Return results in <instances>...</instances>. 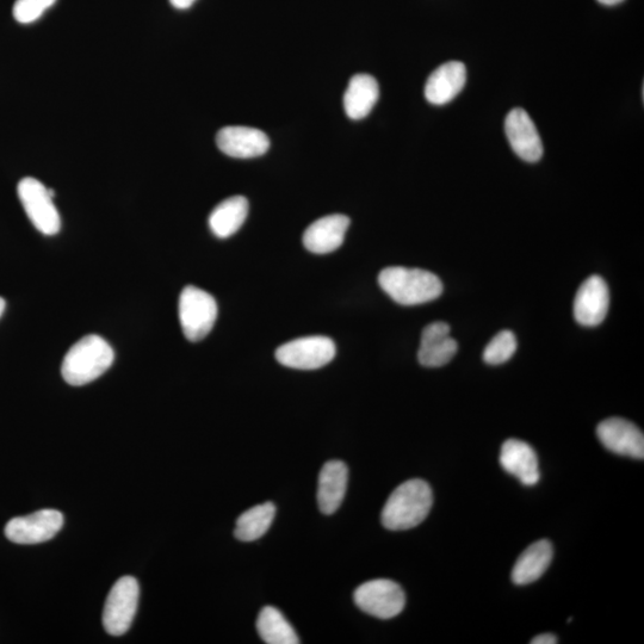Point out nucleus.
Masks as SVG:
<instances>
[{
  "label": "nucleus",
  "mask_w": 644,
  "mask_h": 644,
  "mask_svg": "<svg viewBox=\"0 0 644 644\" xmlns=\"http://www.w3.org/2000/svg\"><path fill=\"white\" fill-rule=\"evenodd\" d=\"M432 504L429 483L420 479L406 481L390 494L383 507L382 524L392 531L416 528L429 516Z\"/></svg>",
  "instance_id": "f257e3e1"
},
{
  "label": "nucleus",
  "mask_w": 644,
  "mask_h": 644,
  "mask_svg": "<svg viewBox=\"0 0 644 644\" xmlns=\"http://www.w3.org/2000/svg\"><path fill=\"white\" fill-rule=\"evenodd\" d=\"M114 359V350L107 340L91 334L68 350L61 365V375L68 385L85 386L107 373Z\"/></svg>",
  "instance_id": "f03ea898"
},
{
  "label": "nucleus",
  "mask_w": 644,
  "mask_h": 644,
  "mask_svg": "<svg viewBox=\"0 0 644 644\" xmlns=\"http://www.w3.org/2000/svg\"><path fill=\"white\" fill-rule=\"evenodd\" d=\"M380 287L402 306L435 301L443 293V283L430 271L390 266L379 275Z\"/></svg>",
  "instance_id": "7ed1b4c3"
},
{
  "label": "nucleus",
  "mask_w": 644,
  "mask_h": 644,
  "mask_svg": "<svg viewBox=\"0 0 644 644\" xmlns=\"http://www.w3.org/2000/svg\"><path fill=\"white\" fill-rule=\"evenodd\" d=\"M178 311L184 336L193 343L206 338L218 319V303L214 297L194 286L183 289Z\"/></svg>",
  "instance_id": "20e7f679"
},
{
  "label": "nucleus",
  "mask_w": 644,
  "mask_h": 644,
  "mask_svg": "<svg viewBox=\"0 0 644 644\" xmlns=\"http://www.w3.org/2000/svg\"><path fill=\"white\" fill-rule=\"evenodd\" d=\"M18 197L32 224L42 234L55 235L61 228V219L54 206V190L32 177L23 178L17 187Z\"/></svg>",
  "instance_id": "39448f33"
},
{
  "label": "nucleus",
  "mask_w": 644,
  "mask_h": 644,
  "mask_svg": "<svg viewBox=\"0 0 644 644\" xmlns=\"http://www.w3.org/2000/svg\"><path fill=\"white\" fill-rule=\"evenodd\" d=\"M139 582L132 577H123L108 594L103 611V625L113 636L126 634L138 611Z\"/></svg>",
  "instance_id": "423d86ee"
},
{
  "label": "nucleus",
  "mask_w": 644,
  "mask_h": 644,
  "mask_svg": "<svg viewBox=\"0 0 644 644\" xmlns=\"http://www.w3.org/2000/svg\"><path fill=\"white\" fill-rule=\"evenodd\" d=\"M359 609L380 619H392L405 609L406 596L401 586L392 580L365 582L354 594Z\"/></svg>",
  "instance_id": "0eeeda50"
},
{
  "label": "nucleus",
  "mask_w": 644,
  "mask_h": 644,
  "mask_svg": "<svg viewBox=\"0 0 644 644\" xmlns=\"http://www.w3.org/2000/svg\"><path fill=\"white\" fill-rule=\"evenodd\" d=\"M336 351V344L331 338L312 336L291 340L282 345L276 351V358L284 367L315 370L331 363Z\"/></svg>",
  "instance_id": "6e6552de"
},
{
  "label": "nucleus",
  "mask_w": 644,
  "mask_h": 644,
  "mask_svg": "<svg viewBox=\"0 0 644 644\" xmlns=\"http://www.w3.org/2000/svg\"><path fill=\"white\" fill-rule=\"evenodd\" d=\"M63 525V513L41 510L33 515L11 519L5 526V536L16 544H39L52 540Z\"/></svg>",
  "instance_id": "1a4fd4ad"
},
{
  "label": "nucleus",
  "mask_w": 644,
  "mask_h": 644,
  "mask_svg": "<svg viewBox=\"0 0 644 644\" xmlns=\"http://www.w3.org/2000/svg\"><path fill=\"white\" fill-rule=\"evenodd\" d=\"M610 307L608 283L592 275L581 284L574 300V318L580 325L593 327L602 324Z\"/></svg>",
  "instance_id": "9d476101"
},
{
  "label": "nucleus",
  "mask_w": 644,
  "mask_h": 644,
  "mask_svg": "<svg viewBox=\"0 0 644 644\" xmlns=\"http://www.w3.org/2000/svg\"><path fill=\"white\" fill-rule=\"evenodd\" d=\"M600 443L613 454L643 460L644 436L643 432L629 420L622 418H609L597 427Z\"/></svg>",
  "instance_id": "9b49d317"
},
{
  "label": "nucleus",
  "mask_w": 644,
  "mask_h": 644,
  "mask_svg": "<svg viewBox=\"0 0 644 644\" xmlns=\"http://www.w3.org/2000/svg\"><path fill=\"white\" fill-rule=\"evenodd\" d=\"M505 132L512 150L528 163H536L543 156V144L534 121L524 109L510 111L505 120Z\"/></svg>",
  "instance_id": "f8f14e48"
},
{
  "label": "nucleus",
  "mask_w": 644,
  "mask_h": 644,
  "mask_svg": "<svg viewBox=\"0 0 644 644\" xmlns=\"http://www.w3.org/2000/svg\"><path fill=\"white\" fill-rule=\"evenodd\" d=\"M216 144L226 156L250 159L263 156L270 148L268 135L250 127H225L216 135Z\"/></svg>",
  "instance_id": "ddd939ff"
},
{
  "label": "nucleus",
  "mask_w": 644,
  "mask_h": 644,
  "mask_svg": "<svg viewBox=\"0 0 644 644\" xmlns=\"http://www.w3.org/2000/svg\"><path fill=\"white\" fill-rule=\"evenodd\" d=\"M457 349V342L450 336L447 322H432L421 333L419 363L427 368L443 367L455 357Z\"/></svg>",
  "instance_id": "4468645a"
},
{
  "label": "nucleus",
  "mask_w": 644,
  "mask_h": 644,
  "mask_svg": "<svg viewBox=\"0 0 644 644\" xmlns=\"http://www.w3.org/2000/svg\"><path fill=\"white\" fill-rule=\"evenodd\" d=\"M350 219L345 215H328L313 222L303 234V245L315 255H327L343 245Z\"/></svg>",
  "instance_id": "2eb2a0df"
},
{
  "label": "nucleus",
  "mask_w": 644,
  "mask_h": 644,
  "mask_svg": "<svg viewBox=\"0 0 644 644\" xmlns=\"http://www.w3.org/2000/svg\"><path fill=\"white\" fill-rule=\"evenodd\" d=\"M500 464L505 472L515 476L524 486H535L541 479L535 450L519 439H509L503 444Z\"/></svg>",
  "instance_id": "dca6fc26"
},
{
  "label": "nucleus",
  "mask_w": 644,
  "mask_h": 644,
  "mask_svg": "<svg viewBox=\"0 0 644 644\" xmlns=\"http://www.w3.org/2000/svg\"><path fill=\"white\" fill-rule=\"evenodd\" d=\"M467 82V68L461 61H449L433 72L425 86L427 101L444 105L452 101Z\"/></svg>",
  "instance_id": "f3484780"
},
{
  "label": "nucleus",
  "mask_w": 644,
  "mask_h": 644,
  "mask_svg": "<svg viewBox=\"0 0 644 644\" xmlns=\"http://www.w3.org/2000/svg\"><path fill=\"white\" fill-rule=\"evenodd\" d=\"M349 469L342 461H330L319 476L318 504L324 515L331 516L342 505L348 488Z\"/></svg>",
  "instance_id": "a211bd4d"
},
{
  "label": "nucleus",
  "mask_w": 644,
  "mask_h": 644,
  "mask_svg": "<svg viewBox=\"0 0 644 644\" xmlns=\"http://www.w3.org/2000/svg\"><path fill=\"white\" fill-rule=\"evenodd\" d=\"M380 97V88L374 77L357 74L350 80L344 95L345 113L351 120H362L375 107Z\"/></svg>",
  "instance_id": "6ab92c4d"
},
{
  "label": "nucleus",
  "mask_w": 644,
  "mask_h": 644,
  "mask_svg": "<svg viewBox=\"0 0 644 644\" xmlns=\"http://www.w3.org/2000/svg\"><path fill=\"white\" fill-rule=\"evenodd\" d=\"M554 549L547 540L538 541L524 551L512 571V581L516 585L532 584L542 577L553 561Z\"/></svg>",
  "instance_id": "aec40b11"
},
{
  "label": "nucleus",
  "mask_w": 644,
  "mask_h": 644,
  "mask_svg": "<svg viewBox=\"0 0 644 644\" xmlns=\"http://www.w3.org/2000/svg\"><path fill=\"white\" fill-rule=\"evenodd\" d=\"M249 214V201L244 196H233L216 206L209 216L210 231L215 237L226 239L237 233Z\"/></svg>",
  "instance_id": "412c9836"
},
{
  "label": "nucleus",
  "mask_w": 644,
  "mask_h": 644,
  "mask_svg": "<svg viewBox=\"0 0 644 644\" xmlns=\"http://www.w3.org/2000/svg\"><path fill=\"white\" fill-rule=\"evenodd\" d=\"M257 630L265 643L268 644H297L299 636L287 621L281 611L272 606H266L260 611L257 619Z\"/></svg>",
  "instance_id": "4be33fe9"
},
{
  "label": "nucleus",
  "mask_w": 644,
  "mask_h": 644,
  "mask_svg": "<svg viewBox=\"0 0 644 644\" xmlns=\"http://www.w3.org/2000/svg\"><path fill=\"white\" fill-rule=\"evenodd\" d=\"M276 515V506L272 503L253 506L237 520L234 535L241 542H253L263 537L270 529Z\"/></svg>",
  "instance_id": "5701e85b"
},
{
  "label": "nucleus",
  "mask_w": 644,
  "mask_h": 644,
  "mask_svg": "<svg viewBox=\"0 0 644 644\" xmlns=\"http://www.w3.org/2000/svg\"><path fill=\"white\" fill-rule=\"evenodd\" d=\"M517 339L511 331H501L483 351V361L491 365L504 364L515 355Z\"/></svg>",
  "instance_id": "b1692460"
},
{
  "label": "nucleus",
  "mask_w": 644,
  "mask_h": 644,
  "mask_svg": "<svg viewBox=\"0 0 644 644\" xmlns=\"http://www.w3.org/2000/svg\"><path fill=\"white\" fill-rule=\"evenodd\" d=\"M57 0H16L14 5V17L18 23H33L51 8Z\"/></svg>",
  "instance_id": "393cba45"
},
{
  "label": "nucleus",
  "mask_w": 644,
  "mask_h": 644,
  "mask_svg": "<svg viewBox=\"0 0 644 644\" xmlns=\"http://www.w3.org/2000/svg\"><path fill=\"white\" fill-rule=\"evenodd\" d=\"M557 639L553 634H542L532 639L531 644H556Z\"/></svg>",
  "instance_id": "a878e982"
},
{
  "label": "nucleus",
  "mask_w": 644,
  "mask_h": 644,
  "mask_svg": "<svg viewBox=\"0 0 644 644\" xmlns=\"http://www.w3.org/2000/svg\"><path fill=\"white\" fill-rule=\"evenodd\" d=\"M195 2L196 0H170V3L179 10L189 9Z\"/></svg>",
  "instance_id": "bb28decb"
},
{
  "label": "nucleus",
  "mask_w": 644,
  "mask_h": 644,
  "mask_svg": "<svg viewBox=\"0 0 644 644\" xmlns=\"http://www.w3.org/2000/svg\"><path fill=\"white\" fill-rule=\"evenodd\" d=\"M598 2L603 5L611 6V5H617L619 3H622L623 0H598Z\"/></svg>",
  "instance_id": "cd10ccee"
},
{
  "label": "nucleus",
  "mask_w": 644,
  "mask_h": 644,
  "mask_svg": "<svg viewBox=\"0 0 644 644\" xmlns=\"http://www.w3.org/2000/svg\"><path fill=\"white\" fill-rule=\"evenodd\" d=\"M5 308H6V302L3 299V297H0V318H2V315L5 312Z\"/></svg>",
  "instance_id": "c85d7f7f"
}]
</instances>
